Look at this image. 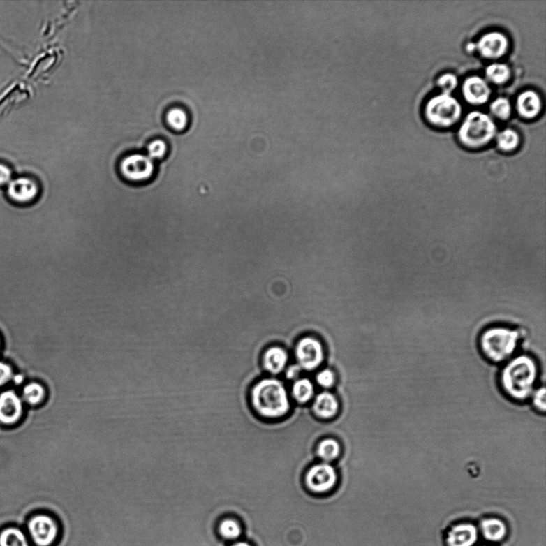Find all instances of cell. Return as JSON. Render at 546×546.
Segmentation results:
<instances>
[{
    "mask_svg": "<svg viewBox=\"0 0 546 546\" xmlns=\"http://www.w3.org/2000/svg\"><path fill=\"white\" fill-rule=\"evenodd\" d=\"M476 44V50L485 59H497L508 52L509 40L503 33L491 31L484 34Z\"/></svg>",
    "mask_w": 546,
    "mask_h": 546,
    "instance_id": "9",
    "label": "cell"
},
{
    "mask_svg": "<svg viewBox=\"0 0 546 546\" xmlns=\"http://www.w3.org/2000/svg\"><path fill=\"white\" fill-rule=\"evenodd\" d=\"M317 382L323 388H332L335 383V375L330 369H323L317 375Z\"/></svg>",
    "mask_w": 546,
    "mask_h": 546,
    "instance_id": "31",
    "label": "cell"
},
{
    "mask_svg": "<svg viewBox=\"0 0 546 546\" xmlns=\"http://www.w3.org/2000/svg\"><path fill=\"white\" fill-rule=\"evenodd\" d=\"M23 411V400L14 390H9L0 394V423L15 424L21 418Z\"/></svg>",
    "mask_w": 546,
    "mask_h": 546,
    "instance_id": "11",
    "label": "cell"
},
{
    "mask_svg": "<svg viewBox=\"0 0 546 546\" xmlns=\"http://www.w3.org/2000/svg\"><path fill=\"white\" fill-rule=\"evenodd\" d=\"M522 329L496 324L485 328L478 336V348L484 360L503 365L517 355L524 339Z\"/></svg>",
    "mask_w": 546,
    "mask_h": 546,
    "instance_id": "2",
    "label": "cell"
},
{
    "mask_svg": "<svg viewBox=\"0 0 546 546\" xmlns=\"http://www.w3.org/2000/svg\"><path fill=\"white\" fill-rule=\"evenodd\" d=\"M533 410L539 413L545 412V389L544 387L538 388L534 391L531 399Z\"/></svg>",
    "mask_w": 546,
    "mask_h": 546,
    "instance_id": "29",
    "label": "cell"
},
{
    "mask_svg": "<svg viewBox=\"0 0 546 546\" xmlns=\"http://www.w3.org/2000/svg\"><path fill=\"white\" fill-rule=\"evenodd\" d=\"M437 85L440 89L443 91L442 93L451 95V93L453 92L456 89L457 85H459V80H457V77L453 73H445L439 77L437 81Z\"/></svg>",
    "mask_w": 546,
    "mask_h": 546,
    "instance_id": "27",
    "label": "cell"
},
{
    "mask_svg": "<svg viewBox=\"0 0 546 546\" xmlns=\"http://www.w3.org/2000/svg\"><path fill=\"white\" fill-rule=\"evenodd\" d=\"M510 75L511 71L506 64H492L485 69L487 80L497 85L506 84L510 80Z\"/></svg>",
    "mask_w": 546,
    "mask_h": 546,
    "instance_id": "20",
    "label": "cell"
},
{
    "mask_svg": "<svg viewBox=\"0 0 546 546\" xmlns=\"http://www.w3.org/2000/svg\"><path fill=\"white\" fill-rule=\"evenodd\" d=\"M295 355L300 367L306 371H313L321 365L324 358L321 341L307 336L297 343Z\"/></svg>",
    "mask_w": 546,
    "mask_h": 546,
    "instance_id": "7",
    "label": "cell"
},
{
    "mask_svg": "<svg viewBox=\"0 0 546 546\" xmlns=\"http://www.w3.org/2000/svg\"><path fill=\"white\" fill-rule=\"evenodd\" d=\"M540 374L536 358L529 354L517 355L501 367L498 376L499 388L509 401L525 404L538 388Z\"/></svg>",
    "mask_w": 546,
    "mask_h": 546,
    "instance_id": "1",
    "label": "cell"
},
{
    "mask_svg": "<svg viewBox=\"0 0 546 546\" xmlns=\"http://www.w3.org/2000/svg\"><path fill=\"white\" fill-rule=\"evenodd\" d=\"M167 122L170 128L175 131H182L186 129L189 124V117L184 110L173 108L168 113Z\"/></svg>",
    "mask_w": 546,
    "mask_h": 546,
    "instance_id": "25",
    "label": "cell"
},
{
    "mask_svg": "<svg viewBox=\"0 0 546 546\" xmlns=\"http://www.w3.org/2000/svg\"><path fill=\"white\" fill-rule=\"evenodd\" d=\"M289 356L282 347H270L263 356V365L270 373L278 374L283 371L288 365Z\"/></svg>",
    "mask_w": 546,
    "mask_h": 546,
    "instance_id": "16",
    "label": "cell"
},
{
    "mask_svg": "<svg viewBox=\"0 0 546 546\" xmlns=\"http://www.w3.org/2000/svg\"><path fill=\"white\" fill-rule=\"evenodd\" d=\"M467 51L471 52L476 51V44L473 43H468L467 45Z\"/></svg>",
    "mask_w": 546,
    "mask_h": 546,
    "instance_id": "35",
    "label": "cell"
},
{
    "mask_svg": "<svg viewBox=\"0 0 546 546\" xmlns=\"http://www.w3.org/2000/svg\"><path fill=\"white\" fill-rule=\"evenodd\" d=\"M462 104L453 96L441 93L429 99L425 107V117L438 128H449L461 119Z\"/></svg>",
    "mask_w": 546,
    "mask_h": 546,
    "instance_id": "5",
    "label": "cell"
},
{
    "mask_svg": "<svg viewBox=\"0 0 546 546\" xmlns=\"http://www.w3.org/2000/svg\"><path fill=\"white\" fill-rule=\"evenodd\" d=\"M483 537L491 543L503 540L507 534L506 524L498 518H488L481 523Z\"/></svg>",
    "mask_w": 546,
    "mask_h": 546,
    "instance_id": "18",
    "label": "cell"
},
{
    "mask_svg": "<svg viewBox=\"0 0 546 546\" xmlns=\"http://www.w3.org/2000/svg\"><path fill=\"white\" fill-rule=\"evenodd\" d=\"M119 170L125 180L131 184H141L153 178L154 164L149 156L135 154L126 157L121 163Z\"/></svg>",
    "mask_w": 546,
    "mask_h": 546,
    "instance_id": "6",
    "label": "cell"
},
{
    "mask_svg": "<svg viewBox=\"0 0 546 546\" xmlns=\"http://www.w3.org/2000/svg\"><path fill=\"white\" fill-rule=\"evenodd\" d=\"M31 536L38 546H48L58 535V526L52 518L47 515L33 517L29 524Z\"/></svg>",
    "mask_w": 546,
    "mask_h": 546,
    "instance_id": "10",
    "label": "cell"
},
{
    "mask_svg": "<svg viewBox=\"0 0 546 546\" xmlns=\"http://www.w3.org/2000/svg\"><path fill=\"white\" fill-rule=\"evenodd\" d=\"M490 112L494 117L501 120H507L512 114V106L508 98L499 97L491 103Z\"/></svg>",
    "mask_w": 546,
    "mask_h": 546,
    "instance_id": "26",
    "label": "cell"
},
{
    "mask_svg": "<svg viewBox=\"0 0 546 546\" xmlns=\"http://www.w3.org/2000/svg\"><path fill=\"white\" fill-rule=\"evenodd\" d=\"M8 191L10 198L20 202H30L38 194V187L36 182L29 178L10 181Z\"/></svg>",
    "mask_w": 546,
    "mask_h": 546,
    "instance_id": "15",
    "label": "cell"
},
{
    "mask_svg": "<svg viewBox=\"0 0 546 546\" xmlns=\"http://www.w3.org/2000/svg\"><path fill=\"white\" fill-rule=\"evenodd\" d=\"M497 134V126L493 119L487 114L474 111L463 120L457 137L463 146L478 149L489 145Z\"/></svg>",
    "mask_w": 546,
    "mask_h": 546,
    "instance_id": "4",
    "label": "cell"
},
{
    "mask_svg": "<svg viewBox=\"0 0 546 546\" xmlns=\"http://www.w3.org/2000/svg\"><path fill=\"white\" fill-rule=\"evenodd\" d=\"M251 400L253 408L264 418H282L290 409L288 391L277 379L259 381L252 390Z\"/></svg>",
    "mask_w": 546,
    "mask_h": 546,
    "instance_id": "3",
    "label": "cell"
},
{
    "mask_svg": "<svg viewBox=\"0 0 546 546\" xmlns=\"http://www.w3.org/2000/svg\"><path fill=\"white\" fill-rule=\"evenodd\" d=\"M12 380L15 384L18 385L24 383V375L21 374H13Z\"/></svg>",
    "mask_w": 546,
    "mask_h": 546,
    "instance_id": "34",
    "label": "cell"
},
{
    "mask_svg": "<svg viewBox=\"0 0 546 546\" xmlns=\"http://www.w3.org/2000/svg\"><path fill=\"white\" fill-rule=\"evenodd\" d=\"M462 95L471 105L487 103L491 96V88L485 79L478 75L468 77L462 84Z\"/></svg>",
    "mask_w": 546,
    "mask_h": 546,
    "instance_id": "12",
    "label": "cell"
},
{
    "mask_svg": "<svg viewBox=\"0 0 546 546\" xmlns=\"http://www.w3.org/2000/svg\"><path fill=\"white\" fill-rule=\"evenodd\" d=\"M46 394V389L42 384L30 383L24 388L22 398L30 406H38L45 400Z\"/></svg>",
    "mask_w": 546,
    "mask_h": 546,
    "instance_id": "19",
    "label": "cell"
},
{
    "mask_svg": "<svg viewBox=\"0 0 546 546\" xmlns=\"http://www.w3.org/2000/svg\"><path fill=\"white\" fill-rule=\"evenodd\" d=\"M0 346H1V343H0Z\"/></svg>",
    "mask_w": 546,
    "mask_h": 546,
    "instance_id": "37",
    "label": "cell"
},
{
    "mask_svg": "<svg viewBox=\"0 0 546 546\" xmlns=\"http://www.w3.org/2000/svg\"><path fill=\"white\" fill-rule=\"evenodd\" d=\"M13 172L7 165L0 163V185L9 184L12 181Z\"/></svg>",
    "mask_w": 546,
    "mask_h": 546,
    "instance_id": "33",
    "label": "cell"
},
{
    "mask_svg": "<svg viewBox=\"0 0 546 546\" xmlns=\"http://www.w3.org/2000/svg\"><path fill=\"white\" fill-rule=\"evenodd\" d=\"M220 533L225 538L234 540L241 534V527L239 523L231 519L225 520L220 525Z\"/></svg>",
    "mask_w": 546,
    "mask_h": 546,
    "instance_id": "28",
    "label": "cell"
},
{
    "mask_svg": "<svg viewBox=\"0 0 546 546\" xmlns=\"http://www.w3.org/2000/svg\"><path fill=\"white\" fill-rule=\"evenodd\" d=\"M168 151L166 142L163 140H156L149 145L148 154L149 158L153 159H160L165 156Z\"/></svg>",
    "mask_w": 546,
    "mask_h": 546,
    "instance_id": "30",
    "label": "cell"
},
{
    "mask_svg": "<svg viewBox=\"0 0 546 546\" xmlns=\"http://www.w3.org/2000/svg\"><path fill=\"white\" fill-rule=\"evenodd\" d=\"M337 482V473L327 462L312 466L307 473L306 483L314 493H325L334 488Z\"/></svg>",
    "mask_w": 546,
    "mask_h": 546,
    "instance_id": "8",
    "label": "cell"
},
{
    "mask_svg": "<svg viewBox=\"0 0 546 546\" xmlns=\"http://www.w3.org/2000/svg\"><path fill=\"white\" fill-rule=\"evenodd\" d=\"M295 399L300 404H304L310 401L314 394V387L311 380L301 378L297 380L292 389Z\"/></svg>",
    "mask_w": 546,
    "mask_h": 546,
    "instance_id": "22",
    "label": "cell"
},
{
    "mask_svg": "<svg viewBox=\"0 0 546 546\" xmlns=\"http://www.w3.org/2000/svg\"><path fill=\"white\" fill-rule=\"evenodd\" d=\"M233 546H251V545L249 544L246 543H239L235 544Z\"/></svg>",
    "mask_w": 546,
    "mask_h": 546,
    "instance_id": "36",
    "label": "cell"
},
{
    "mask_svg": "<svg viewBox=\"0 0 546 546\" xmlns=\"http://www.w3.org/2000/svg\"><path fill=\"white\" fill-rule=\"evenodd\" d=\"M478 532L475 526L462 523L451 529L446 536L449 546H473L478 542Z\"/></svg>",
    "mask_w": 546,
    "mask_h": 546,
    "instance_id": "13",
    "label": "cell"
},
{
    "mask_svg": "<svg viewBox=\"0 0 546 546\" xmlns=\"http://www.w3.org/2000/svg\"><path fill=\"white\" fill-rule=\"evenodd\" d=\"M13 369L8 364L0 362V387H3L12 380Z\"/></svg>",
    "mask_w": 546,
    "mask_h": 546,
    "instance_id": "32",
    "label": "cell"
},
{
    "mask_svg": "<svg viewBox=\"0 0 546 546\" xmlns=\"http://www.w3.org/2000/svg\"><path fill=\"white\" fill-rule=\"evenodd\" d=\"M516 108L517 113L522 118L533 119L542 111V98L536 91L532 90L523 91L517 98Z\"/></svg>",
    "mask_w": 546,
    "mask_h": 546,
    "instance_id": "14",
    "label": "cell"
},
{
    "mask_svg": "<svg viewBox=\"0 0 546 546\" xmlns=\"http://www.w3.org/2000/svg\"><path fill=\"white\" fill-rule=\"evenodd\" d=\"M339 410V401L332 393L323 392L319 394L313 401V411L319 418H332L337 415Z\"/></svg>",
    "mask_w": 546,
    "mask_h": 546,
    "instance_id": "17",
    "label": "cell"
},
{
    "mask_svg": "<svg viewBox=\"0 0 546 546\" xmlns=\"http://www.w3.org/2000/svg\"><path fill=\"white\" fill-rule=\"evenodd\" d=\"M496 141L500 150L505 152H511L519 146L520 135L515 130L507 128L501 131L496 135Z\"/></svg>",
    "mask_w": 546,
    "mask_h": 546,
    "instance_id": "21",
    "label": "cell"
},
{
    "mask_svg": "<svg viewBox=\"0 0 546 546\" xmlns=\"http://www.w3.org/2000/svg\"><path fill=\"white\" fill-rule=\"evenodd\" d=\"M317 453L320 459H322L324 462H332L338 459L340 455V444L333 438L325 439L319 443Z\"/></svg>",
    "mask_w": 546,
    "mask_h": 546,
    "instance_id": "23",
    "label": "cell"
},
{
    "mask_svg": "<svg viewBox=\"0 0 546 546\" xmlns=\"http://www.w3.org/2000/svg\"><path fill=\"white\" fill-rule=\"evenodd\" d=\"M0 546H29V544L20 529L8 528L0 534Z\"/></svg>",
    "mask_w": 546,
    "mask_h": 546,
    "instance_id": "24",
    "label": "cell"
}]
</instances>
